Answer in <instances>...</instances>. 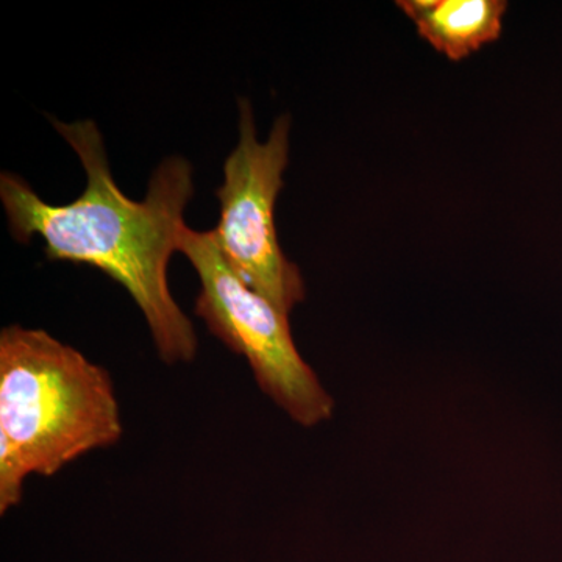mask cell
<instances>
[{"instance_id": "6da1fadb", "label": "cell", "mask_w": 562, "mask_h": 562, "mask_svg": "<svg viewBox=\"0 0 562 562\" xmlns=\"http://www.w3.org/2000/svg\"><path fill=\"white\" fill-rule=\"evenodd\" d=\"M87 173L76 201L50 205L16 173L0 176V199L11 235L44 241L52 261L88 265L131 294L149 325L158 357L168 364L194 360L198 333L173 299L169 262L179 251L183 213L194 198V169L183 157H168L151 173L146 199L132 201L110 171L105 144L91 120H52Z\"/></svg>"}, {"instance_id": "7a4b0ae2", "label": "cell", "mask_w": 562, "mask_h": 562, "mask_svg": "<svg viewBox=\"0 0 562 562\" xmlns=\"http://www.w3.org/2000/svg\"><path fill=\"white\" fill-rule=\"evenodd\" d=\"M124 435L102 366L38 328L0 333V514L21 505L27 476H54Z\"/></svg>"}, {"instance_id": "3957f363", "label": "cell", "mask_w": 562, "mask_h": 562, "mask_svg": "<svg viewBox=\"0 0 562 562\" xmlns=\"http://www.w3.org/2000/svg\"><path fill=\"white\" fill-rule=\"evenodd\" d=\"M179 251L201 280L195 316L249 362L255 382L295 424L316 427L331 419L335 401L295 346L290 314L244 283L225 261L214 231L184 225Z\"/></svg>"}, {"instance_id": "277c9868", "label": "cell", "mask_w": 562, "mask_h": 562, "mask_svg": "<svg viewBox=\"0 0 562 562\" xmlns=\"http://www.w3.org/2000/svg\"><path fill=\"white\" fill-rule=\"evenodd\" d=\"M238 105L239 140L216 190L221 220L214 235L236 276L290 314L305 301L306 288L297 265L281 249L273 213L290 162L291 120L277 117L268 138L260 140L250 102L239 98Z\"/></svg>"}, {"instance_id": "5b68a950", "label": "cell", "mask_w": 562, "mask_h": 562, "mask_svg": "<svg viewBox=\"0 0 562 562\" xmlns=\"http://www.w3.org/2000/svg\"><path fill=\"white\" fill-rule=\"evenodd\" d=\"M398 9L422 40L452 61H461L501 38L505 0H401Z\"/></svg>"}]
</instances>
